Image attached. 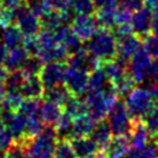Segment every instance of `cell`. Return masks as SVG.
Listing matches in <instances>:
<instances>
[{
  "label": "cell",
  "mask_w": 158,
  "mask_h": 158,
  "mask_svg": "<svg viewBox=\"0 0 158 158\" xmlns=\"http://www.w3.org/2000/svg\"><path fill=\"white\" fill-rule=\"evenodd\" d=\"M7 74H9L7 69H6L4 65H0V81H1V83H4V81H5V79H6Z\"/></svg>",
  "instance_id": "obj_48"
},
{
  "label": "cell",
  "mask_w": 158,
  "mask_h": 158,
  "mask_svg": "<svg viewBox=\"0 0 158 158\" xmlns=\"http://www.w3.org/2000/svg\"><path fill=\"white\" fill-rule=\"evenodd\" d=\"M112 86L110 80L107 79L105 70L102 67L93 70L89 73V81H88V90L89 93H101L107 88Z\"/></svg>",
  "instance_id": "obj_22"
},
{
  "label": "cell",
  "mask_w": 158,
  "mask_h": 158,
  "mask_svg": "<svg viewBox=\"0 0 158 158\" xmlns=\"http://www.w3.org/2000/svg\"><path fill=\"white\" fill-rule=\"evenodd\" d=\"M128 149H130L128 135H120L111 138L104 153L106 158H122L128 152Z\"/></svg>",
  "instance_id": "obj_20"
},
{
  "label": "cell",
  "mask_w": 158,
  "mask_h": 158,
  "mask_svg": "<svg viewBox=\"0 0 158 158\" xmlns=\"http://www.w3.org/2000/svg\"><path fill=\"white\" fill-rule=\"evenodd\" d=\"M144 2L151 11H158V0H144Z\"/></svg>",
  "instance_id": "obj_47"
},
{
  "label": "cell",
  "mask_w": 158,
  "mask_h": 158,
  "mask_svg": "<svg viewBox=\"0 0 158 158\" xmlns=\"http://www.w3.org/2000/svg\"><path fill=\"white\" fill-rule=\"evenodd\" d=\"M95 121L88 115L84 114L81 116H78L73 118V127H72V133L69 138L73 137H81V136H89L91 130L95 126ZM68 138V139H69Z\"/></svg>",
  "instance_id": "obj_24"
},
{
  "label": "cell",
  "mask_w": 158,
  "mask_h": 158,
  "mask_svg": "<svg viewBox=\"0 0 158 158\" xmlns=\"http://www.w3.org/2000/svg\"><path fill=\"white\" fill-rule=\"evenodd\" d=\"M14 23L20 28V31L23 35V38L37 36L38 32L41 31L40 17H37L28 9V6H22L21 5L17 9H15Z\"/></svg>",
  "instance_id": "obj_6"
},
{
  "label": "cell",
  "mask_w": 158,
  "mask_h": 158,
  "mask_svg": "<svg viewBox=\"0 0 158 158\" xmlns=\"http://www.w3.org/2000/svg\"><path fill=\"white\" fill-rule=\"evenodd\" d=\"M72 127H73V117L69 116L67 112H63L60 120L58 121V123L56 125V131L58 135L59 139H68L70 137L72 133Z\"/></svg>",
  "instance_id": "obj_31"
},
{
  "label": "cell",
  "mask_w": 158,
  "mask_h": 158,
  "mask_svg": "<svg viewBox=\"0 0 158 158\" xmlns=\"http://www.w3.org/2000/svg\"><path fill=\"white\" fill-rule=\"evenodd\" d=\"M117 6L126 9L131 12H135V11H138L139 9L144 7L146 2H144V0H118Z\"/></svg>",
  "instance_id": "obj_38"
},
{
  "label": "cell",
  "mask_w": 158,
  "mask_h": 158,
  "mask_svg": "<svg viewBox=\"0 0 158 158\" xmlns=\"http://www.w3.org/2000/svg\"><path fill=\"white\" fill-rule=\"evenodd\" d=\"M89 137L96 143V146L99 147V149L101 152L105 151V148L109 146L111 138H112V132L110 128V125L107 121L102 120L95 123L94 128L91 130Z\"/></svg>",
  "instance_id": "obj_17"
},
{
  "label": "cell",
  "mask_w": 158,
  "mask_h": 158,
  "mask_svg": "<svg viewBox=\"0 0 158 158\" xmlns=\"http://www.w3.org/2000/svg\"><path fill=\"white\" fill-rule=\"evenodd\" d=\"M12 142H14V138H12L10 131L5 127L0 128V152L6 151L11 146Z\"/></svg>",
  "instance_id": "obj_40"
},
{
  "label": "cell",
  "mask_w": 158,
  "mask_h": 158,
  "mask_svg": "<svg viewBox=\"0 0 158 158\" xmlns=\"http://www.w3.org/2000/svg\"><path fill=\"white\" fill-rule=\"evenodd\" d=\"M4 126H5V125H4V122H2V121H1V118H0V128H2Z\"/></svg>",
  "instance_id": "obj_51"
},
{
  "label": "cell",
  "mask_w": 158,
  "mask_h": 158,
  "mask_svg": "<svg viewBox=\"0 0 158 158\" xmlns=\"http://www.w3.org/2000/svg\"><path fill=\"white\" fill-rule=\"evenodd\" d=\"M28 9L37 16V17H41L43 16L44 14H47L48 11L53 10L49 0H33V1H30L28 2Z\"/></svg>",
  "instance_id": "obj_35"
},
{
  "label": "cell",
  "mask_w": 158,
  "mask_h": 158,
  "mask_svg": "<svg viewBox=\"0 0 158 158\" xmlns=\"http://www.w3.org/2000/svg\"><path fill=\"white\" fill-rule=\"evenodd\" d=\"M141 42L146 53L154 60L158 59V36L153 33H147L141 37Z\"/></svg>",
  "instance_id": "obj_32"
},
{
  "label": "cell",
  "mask_w": 158,
  "mask_h": 158,
  "mask_svg": "<svg viewBox=\"0 0 158 158\" xmlns=\"http://www.w3.org/2000/svg\"><path fill=\"white\" fill-rule=\"evenodd\" d=\"M25 1H27V2H30V1H33V0H25Z\"/></svg>",
  "instance_id": "obj_53"
},
{
  "label": "cell",
  "mask_w": 158,
  "mask_h": 158,
  "mask_svg": "<svg viewBox=\"0 0 158 158\" xmlns=\"http://www.w3.org/2000/svg\"><path fill=\"white\" fill-rule=\"evenodd\" d=\"M131 11L126 10V9H122L120 6L116 7V11H115V22H116V26L118 25H126V23H130L131 21ZM115 26V27H116Z\"/></svg>",
  "instance_id": "obj_39"
},
{
  "label": "cell",
  "mask_w": 158,
  "mask_h": 158,
  "mask_svg": "<svg viewBox=\"0 0 158 158\" xmlns=\"http://www.w3.org/2000/svg\"><path fill=\"white\" fill-rule=\"evenodd\" d=\"M53 158H77L69 139H58L56 151H54V156Z\"/></svg>",
  "instance_id": "obj_34"
},
{
  "label": "cell",
  "mask_w": 158,
  "mask_h": 158,
  "mask_svg": "<svg viewBox=\"0 0 158 158\" xmlns=\"http://www.w3.org/2000/svg\"><path fill=\"white\" fill-rule=\"evenodd\" d=\"M89 73L74 67L67 65L65 75H64V85L68 88L72 95L81 96L88 90Z\"/></svg>",
  "instance_id": "obj_9"
},
{
  "label": "cell",
  "mask_w": 158,
  "mask_h": 158,
  "mask_svg": "<svg viewBox=\"0 0 158 158\" xmlns=\"http://www.w3.org/2000/svg\"><path fill=\"white\" fill-rule=\"evenodd\" d=\"M102 68L105 70L107 79L112 84V86L115 84H117L118 81H121L128 74V69H127L126 63L120 60V59H112V60L105 62L102 64Z\"/></svg>",
  "instance_id": "obj_19"
},
{
  "label": "cell",
  "mask_w": 158,
  "mask_h": 158,
  "mask_svg": "<svg viewBox=\"0 0 158 158\" xmlns=\"http://www.w3.org/2000/svg\"><path fill=\"white\" fill-rule=\"evenodd\" d=\"M25 78H26V75L23 74V72L21 69L9 72L5 81H4L5 91H20Z\"/></svg>",
  "instance_id": "obj_30"
},
{
  "label": "cell",
  "mask_w": 158,
  "mask_h": 158,
  "mask_svg": "<svg viewBox=\"0 0 158 158\" xmlns=\"http://www.w3.org/2000/svg\"><path fill=\"white\" fill-rule=\"evenodd\" d=\"M125 98V105L132 118H144L156 105L149 90L144 88L135 86Z\"/></svg>",
  "instance_id": "obj_4"
},
{
  "label": "cell",
  "mask_w": 158,
  "mask_h": 158,
  "mask_svg": "<svg viewBox=\"0 0 158 158\" xmlns=\"http://www.w3.org/2000/svg\"><path fill=\"white\" fill-rule=\"evenodd\" d=\"M115 11H116V9H98L95 17H96V21L99 23V27L114 30L116 26Z\"/></svg>",
  "instance_id": "obj_29"
},
{
  "label": "cell",
  "mask_w": 158,
  "mask_h": 158,
  "mask_svg": "<svg viewBox=\"0 0 158 158\" xmlns=\"http://www.w3.org/2000/svg\"><path fill=\"white\" fill-rule=\"evenodd\" d=\"M42 67L43 63L37 56H28L27 59L23 62L21 70L23 72L25 75H38Z\"/></svg>",
  "instance_id": "obj_33"
},
{
  "label": "cell",
  "mask_w": 158,
  "mask_h": 158,
  "mask_svg": "<svg viewBox=\"0 0 158 158\" xmlns=\"http://www.w3.org/2000/svg\"><path fill=\"white\" fill-rule=\"evenodd\" d=\"M0 4L7 9H17L19 6H21L22 4V0H0Z\"/></svg>",
  "instance_id": "obj_44"
},
{
  "label": "cell",
  "mask_w": 158,
  "mask_h": 158,
  "mask_svg": "<svg viewBox=\"0 0 158 158\" xmlns=\"http://www.w3.org/2000/svg\"><path fill=\"white\" fill-rule=\"evenodd\" d=\"M21 95L23 99H41L44 94V88L38 75H26L21 89Z\"/></svg>",
  "instance_id": "obj_18"
},
{
  "label": "cell",
  "mask_w": 158,
  "mask_h": 158,
  "mask_svg": "<svg viewBox=\"0 0 158 158\" xmlns=\"http://www.w3.org/2000/svg\"><path fill=\"white\" fill-rule=\"evenodd\" d=\"M151 17H152V11L147 6L139 9L138 11H135L133 15L131 16V21H130L133 33H136L138 37H143L147 33H149Z\"/></svg>",
  "instance_id": "obj_14"
},
{
  "label": "cell",
  "mask_w": 158,
  "mask_h": 158,
  "mask_svg": "<svg viewBox=\"0 0 158 158\" xmlns=\"http://www.w3.org/2000/svg\"><path fill=\"white\" fill-rule=\"evenodd\" d=\"M117 40V59L128 63L131 57L141 49V37H138L136 33H130L125 36L116 37Z\"/></svg>",
  "instance_id": "obj_12"
},
{
  "label": "cell",
  "mask_w": 158,
  "mask_h": 158,
  "mask_svg": "<svg viewBox=\"0 0 158 158\" xmlns=\"http://www.w3.org/2000/svg\"><path fill=\"white\" fill-rule=\"evenodd\" d=\"M69 143H70L77 158H88L100 151L99 147L96 146V143L88 136L69 138Z\"/></svg>",
  "instance_id": "obj_16"
},
{
  "label": "cell",
  "mask_w": 158,
  "mask_h": 158,
  "mask_svg": "<svg viewBox=\"0 0 158 158\" xmlns=\"http://www.w3.org/2000/svg\"><path fill=\"white\" fill-rule=\"evenodd\" d=\"M109 117V125L111 128V132L114 136L120 135H127L132 123V117L125 105V101L117 100L115 106L111 109V111L107 115Z\"/></svg>",
  "instance_id": "obj_5"
},
{
  "label": "cell",
  "mask_w": 158,
  "mask_h": 158,
  "mask_svg": "<svg viewBox=\"0 0 158 158\" xmlns=\"http://www.w3.org/2000/svg\"><path fill=\"white\" fill-rule=\"evenodd\" d=\"M122 158H158V139H151L139 149L130 148Z\"/></svg>",
  "instance_id": "obj_26"
},
{
  "label": "cell",
  "mask_w": 158,
  "mask_h": 158,
  "mask_svg": "<svg viewBox=\"0 0 158 158\" xmlns=\"http://www.w3.org/2000/svg\"><path fill=\"white\" fill-rule=\"evenodd\" d=\"M57 143L58 135L56 128L46 125L37 136L23 142L26 158H53Z\"/></svg>",
  "instance_id": "obj_2"
},
{
  "label": "cell",
  "mask_w": 158,
  "mask_h": 158,
  "mask_svg": "<svg viewBox=\"0 0 158 158\" xmlns=\"http://www.w3.org/2000/svg\"><path fill=\"white\" fill-rule=\"evenodd\" d=\"M63 110L73 118L86 114V106L84 100L80 99V96H74V95H72L67 100V102L63 105Z\"/></svg>",
  "instance_id": "obj_28"
},
{
  "label": "cell",
  "mask_w": 158,
  "mask_h": 158,
  "mask_svg": "<svg viewBox=\"0 0 158 158\" xmlns=\"http://www.w3.org/2000/svg\"><path fill=\"white\" fill-rule=\"evenodd\" d=\"M0 158H6V157H5V154H4L2 152H0Z\"/></svg>",
  "instance_id": "obj_52"
},
{
  "label": "cell",
  "mask_w": 158,
  "mask_h": 158,
  "mask_svg": "<svg viewBox=\"0 0 158 158\" xmlns=\"http://www.w3.org/2000/svg\"><path fill=\"white\" fill-rule=\"evenodd\" d=\"M28 56H30V54H28V52L26 51V48H25L23 46H19V47L11 48V49L7 52V56H6L4 67L7 69V72H12V70H16V69H21L23 62L27 59Z\"/></svg>",
  "instance_id": "obj_23"
},
{
  "label": "cell",
  "mask_w": 158,
  "mask_h": 158,
  "mask_svg": "<svg viewBox=\"0 0 158 158\" xmlns=\"http://www.w3.org/2000/svg\"><path fill=\"white\" fill-rule=\"evenodd\" d=\"M93 57L105 62L112 60L117 57V40L112 30L99 27V30L86 41L84 47Z\"/></svg>",
  "instance_id": "obj_1"
},
{
  "label": "cell",
  "mask_w": 158,
  "mask_h": 158,
  "mask_svg": "<svg viewBox=\"0 0 158 158\" xmlns=\"http://www.w3.org/2000/svg\"><path fill=\"white\" fill-rule=\"evenodd\" d=\"M68 20H69V12H60L54 9L40 17L41 27H43L44 30L52 31V32H54L57 28L64 25Z\"/></svg>",
  "instance_id": "obj_21"
},
{
  "label": "cell",
  "mask_w": 158,
  "mask_h": 158,
  "mask_svg": "<svg viewBox=\"0 0 158 158\" xmlns=\"http://www.w3.org/2000/svg\"><path fill=\"white\" fill-rule=\"evenodd\" d=\"M72 7L77 14H93L95 10L93 0H72Z\"/></svg>",
  "instance_id": "obj_37"
},
{
  "label": "cell",
  "mask_w": 158,
  "mask_h": 158,
  "mask_svg": "<svg viewBox=\"0 0 158 158\" xmlns=\"http://www.w3.org/2000/svg\"><path fill=\"white\" fill-rule=\"evenodd\" d=\"M52 7L60 12H69L72 7V0H49Z\"/></svg>",
  "instance_id": "obj_41"
},
{
  "label": "cell",
  "mask_w": 158,
  "mask_h": 158,
  "mask_svg": "<svg viewBox=\"0 0 158 158\" xmlns=\"http://www.w3.org/2000/svg\"><path fill=\"white\" fill-rule=\"evenodd\" d=\"M151 32L158 36V11H152L151 17Z\"/></svg>",
  "instance_id": "obj_43"
},
{
  "label": "cell",
  "mask_w": 158,
  "mask_h": 158,
  "mask_svg": "<svg viewBox=\"0 0 158 158\" xmlns=\"http://www.w3.org/2000/svg\"><path fill=\"white\" fill-rule=\"evenodd\" d=\"M151 59L152 58L146 53V51L143 48L138 49L131 57V59L128 60V64H127V69H128V73L131 74L132 79L135 80V83H142L149 77V72H151V67H152Z\"/></svg>",
  "instance_id": "obj_7"
},
{
  "label": "cell",
  "mask_w": 158,
  "mask_h": 158,
  "mask_svg": "<svg viewBox=\"0 0 158 158\" xmlns=\"http://www.w3.org/2000/svg\"><path fill=\"white\" fill-rule=\"evenodd\" d=\"M70 96H72V94L64 84H59V85H56L51 89H47V90H44V94H43L44 99L54 101V102H57L62 106L67 102V100Z\"/></svg>",
  "instance_id": "obj_27"
},
{
  "label": "cell",
  "mask_w": 158,
  "mask_h": 158,
  "mask_svg": "<svg viewBox=\"0 0 158 158\" xmlns=\"http://www.w3.org/2000/svg\"><path fill=\"white\" fill-rule=\"evenodd\" d=\"M94 6L98 9H116L118 0H93Z\"/></svg>",
  "instance_id": "obj_42"
},
{
  "label": "cell",
  "mask_w": 158,
  "mask_h": 158,
  "mask_svg": "<svg viewBox=\"0 0 158 158\" xmlns=\"http://www.w3.org/2000/svg\"><path fill=\"white\" fill-rule=\"evenodd\" d=\"M7 52H9V48L4 44L2 41H0V65H4L6 56H7Z\"/></svg>",
  "instance_id": "obj_46"
},
{
  "label": "cell",
  "mask_w": 158,
  "mask_h": 158,
  "mask_svg": "<svg viewBox=\"0 0 158 158\" xmlns=\"http://www.w3.org/2000/svg\"><path fill=\"white\" fill-rule=\"evenodd\" d=\"M149 78L151 81H157L158 83V59L152 64L151 72H149Z\"/></svg>",
  "instance_id": "obj_45"
},
{
  "label": "cell",
  "mask_w": 158,
  "mask_h": 158,
  "mask_svg": "<svg viewBox=\"0 0 158 158\" xmlns=\"http://www.w3.org/2000/svg\"><path fill=\"white\" fill-rule=\"evenodd\" d=\"M88 158H106V156H105L104 152L99 151L98 153H95V154H93V156H90V157H88Z\"/></svg>",
  "instance_id": "obj_49"
},
{
  "label": "cell",
  "mask_w": 158,
  "mask_h": 158,
  "mask_svg": "<svg viewBox=\"0 0 158 158\" xmlns=\"http://www.w3.org/2000/svg\"><path fill=\"white\" fill-rule=\"evenodd\" d=\"M1 35H2V42L9 49L22 46L23 43V35L15 23H10L2 27Z\"/></svg>",
  "instance_id": "obj_25"
},
{
  "label": "cell",
  "mask_w": 158,
  "mask_h": 158,
  "mask_svg": "<svg viewBox=\"0 0 158 158\" xmlns=\"http://www.w3.org/2000/svg\"><path fill=\"white\" fill-rule=\"evenodd\" d=\"M67 65L64 62H49L44 63L38 77L42 81L44 90L51 89L56 85L64 84V75H65Z\"/></svg>",
  "instance_id": "obj_8"
},
{
  "label": "cell",
  "mask_w": 158,
  "mask_h": 158,
  "mask_svg": "<svg viewBox=\"0 0 158 158\" xmlns=\"http://www.w3.org/2000/svg\"><path fill=\"white\" fill-rule=\"evenodd\" d=\"M6 158H26V149L23 142L14 141L11 146L5 151Z\"/></svg>",
  "instance_id": "obj_36"
},
{
  "label": "cell",
  "mask_w": 158,
  "mask_h": 158,
  "mask_svg": "<svg viewBox=\"0 0 158 158\" xmlns=\"http://www.w3.org/2000/svg\"><path fill=\"white\" fill-rule=\"evenodd\" d=\"M4 95H5V85H4V83L0 81V100L4 98Z\"/></svg>",
  "instance_id": "obj_50"
},
{
  "label": "cell",
  "mask_w": 158,
  "mask_h": 158,
  "mask_svg": "<svg viewBox=\"0 0 158 158\" xmlns=\"http://www.w3.org/2000/svg\"><path fill=\"white\" fill-rule=\"evenodd\" d=\"M54 36H56L57 41L68 49L69 54L79 51L80 48H83L81 40L74 33V31L72 30V27L68 26L67 23H64L59 28H57L54 31Z\"/></svg>",
  "instance_id": "obj_13"
},
{
  "label": "cell",
  "mask_w": 158,
  "mask_h": 158,
  "mask_svg": "<svg viewBox=\"0 0 158 158\" xmlns=\"http://www.w3.org/2000/svg\"><path fill=\"white\" fill-rule=\"evenodd\" d=\"M127 135L130 141V148L132 149H139L152 139L143 118H132V123Z\"/></svg>",
  "instance_id": "obj_11"
},
{
  "label": "cell",
  "mask_w": 158,
  "mask_h": 158,
  "mask_svg": "<svg viewBox=\"0 0 158 158\" xmlns=\"http://www.w3.org/2000/svg\"><path fill=\"white\" fill-rule=\"evenodd\" d=\"M86 106V114L95 121H102L107 117L111 109L118 100V95L115 91L114 86L107 88L101 93H85L83 99Z\"/></svg>",
  "instance_id": "obj_3"
},
{
  "label": "cell",
  "mask_w": 158,
  "mask_h": 158,
  "mask_svg": "<svg viewBox=\"0 0 158 158\" xmlns=\"http://www.w3.org/2000/svg\"><path fill=\"white\" fill-rule=\"evenodd\" d=\"M63 112H64V110H63L62 105H59V104H57L54 101L47 100V99L41 101L40 115H41V118L44 122V125L56 127V125L60 120Z\"/></svg>",
  "instance_id": "obj_15"
},
{
  "label": "cell",
  "mask_w": 158,
  "mask_h": 158,
  "mask_svg": "<svg viewBox=\"0 0 158 158\" xmlns=\"http://www.w3.org/2000/svg\"><path fill=\"white\" fill-rule=\"evenodd\" d=\"M70 27L81 41H88L99 30V23L93 14H78L72 19Z\"/></svg>",
  "instance_id": "obj_10"
}]
</instances>
